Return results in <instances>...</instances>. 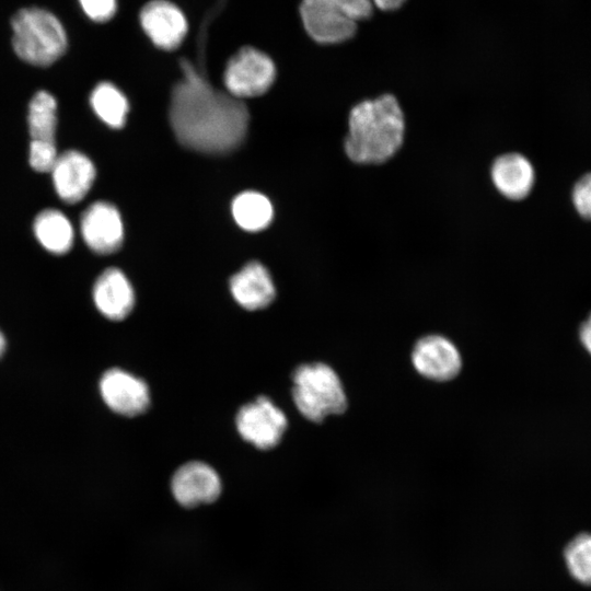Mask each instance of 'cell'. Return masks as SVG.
<instances>
[{"label":"cell","instance_id":"obj_11","mask_svg":"<svg viewBox=\"0 0 591 591\" xmlns=\"http://www.w3.org/2000/svg\"><path fill=\"white\" fill-rule=\"evenodd\" d=\"M50 174L58 197L72 205L88 195L96 170L88 155L78 150H67L59 154Z\"/></svg>","mask_w":591,"mask_h":591},{"label":"cell","instance_id":"obj_9","mask_svg":"<svg viewBox=\"0 0 591 591\" xmlns=\"http://www.w3.org/2000/svg\"><path fill=\"white\" fill-rule=\"evenodd\" d=\"M100 393L108 408L121 416L140 415L148 409L150 404L147 383L118 368L103 373L100 380Z\"/></svg>","mask_w":591,"mask_h":591},{"label":"cell","instance_id":"obj_5","mask_svg":"<svg viewBox=\"0 0 591 591\" xmlns=\"http://www.w3.org/2000/svg\"><path fill=\"white\" fill-rule=\"evenodd\" d=\"M292 397L298 410L309 420L320 422L347 408V397L337 373L325 363L298 367L292 376Z\"/></svg>","mask_w":591,"mask_h":591},{"label":"cell","instance_id":"obj_4","mask_svg":"<svg viewBox=\"0 0 591 591\" xmlns=\"http://www.w3.org/2000/svg\"><path fill=\"white\" fill-rule=\"evenodd\" d=\"M373 8L371 0H302L299 11L309 36L332 45L352 38L358 23L369 19Z\"/></svg>","mask_w":591,"mask_h":591},{"label":"cell","instance_id":"obj_15","mask_svg":"<svg viewBox=\"0 0 591 591\" xmlns=\"http://www.w3.org/2000/svg\"><path fill=\"white\" fill-rule=\"evenodd\" d=\"M490 177L503 197L520 200L532 190L535 173L533 165L524 155L511 152L499 155L493 162Z\"/></svg>","mask_w":591,"mask_h":591},{"label":"cell","instance_id":"obj_6","mask_svg":"<svg viewBox=\"0 0 591 591\" xmlns=\"http://www.w3.org/2000/svg\"><path fill=\"white\" fill-rule=\"evenodd\" d=\"M276 78V68L269 56L243 47L229 60L223 82L227 92L236 99L254 97L269 90Z\"/></svg>","mask_w":591,"mask_h":591},{"label":"cell","instance_id":"obj_1","mask_svg":"<svg viewBox=\"0 0 591 591\" xmlns=\"http://www.w3.org/2000/svg\"><path fill=\"white\" fill-rule=\"evenodd\" d=\"M183 79L171 94L170 123L186 148L209 154L235 150L245 139L250 115L246 105L215 89L190 63H182Z\"/></svg>","mask_w":591,"mask_h":591},{"label":"cell","instance_id":"obj_21","mask_svg":"<svg viewBox=\"0 0 591 591\" xmlns=\"http://www.w3.org/2000/svg\"><path fill=\"white\" fill-rule=\"evenodd\" d=\"M565 560L577 581L591 586V534L582 533L572 538L565 549Z\"/></svg>","mask_w":591,"mask_h":591},{"label":"cell","instance_id":"obj_12","mask_svg":"<svg viewBox=\"0 0 591 591\" xmlns=\"http://www.w3.org/2000/svg\"><path fill=\"white\" fill-rule=\"evenodd\" d=\"M412 361L419 374L439 382L452 380L462 368L459 350L440 335L420 338L414 346Z\"/></svg>","mask_w":591,"mask_h":591},{"label":"cell","instance_id":"obj_17","mask_svg":"<svg viewBox=\"0 0 591 591\" xmlns=\"http://www.w3.org/2000/svg\"><path fill=\"white\" fill-rule=\"evenodd\" d=\"M34 235L49 253L63 255L74 242V229L69 218L57 209L40 211L33 223Z\"/></svg>","mask_w":591,"mask_h":591},{"label":"cell","instance_id":"obj_26","mask_svg":"<svg viewBox=\"0 0 591 591\" xmlns=\"http://www.w3.org/2000/svg\"><path fill=\"white\" fill-rule=\"evenodd\" d=\"M373 5L382 11H393L401 8L406 0H371Z\"/></svg>","mask_w":591,"mask_h":591},{"label":"cell","instance_id":"obj_16","mask_svg":"<svg viewBox=\"0 0 591 591\" xmlns=\"http://www.w3.org/2000/svg\"><path fill=\"white\" fill-rule=\"evenodd\" d=\"M234 300L244 309L255 311L269 305L276 290L270 274L258 262L246 264L230 280Z\"/></svg>","mask_w":591,"mask_h":591},{"label":"cell","instance_id":"obj_19","mask_svg":"<svg viewBox=\"0 0 591 591\" xmlns=\"http://www.w3.org/2000/svg\"><path fill=\"white\" fill-rule=\"evenodd\" d=\"M90 104L96 116L112 128L125 125L129 105L124 93L111 82L99 83L91 92Z\"/></svg>","mask_w":591,"mask_h":591},{"label":"cell","instance_id":"obj_20","mask_svg":"<svg viewBox=\"0 0 591 591\" xmlns=\"http://www.w3.org/2000/svg\"><path fill=\"white\" fill-rule=\"evenodd\" d=\"M57 101L47 91H38L28 104L27 124L31 140L55 141Z\"/></svg>","mask_w":591,"mask_h":591},{"label":"cell","instance_id":"obj_7","mask_svg":"<svg viewBox=\"0 0 591 591\" xmlns=\"http://www.w3.org/2000/svg\"><path fill=\"white\" fill-rule=\"evenodd\" d=\"M235 421L240 436L260 450L276 447L288 425L283 412L265 396L242 406Z\"/></svg>","mask_w":591,"mask_h":591},{"label":"cell","instance_id":"obj_24","mask_svg":"<svg viewBox=\"0 0 591 591\" xmlns=\"http://www.w3.org/2000/svg\"><path fill=\"white\" fill-rule=\"evenodd\" d=\"M572 201L577 211L591 221V173L586 174L576 183Z\"/></svg>","mask_w":591,"mask_h":591},{"label":"cell","instance_id":"obj_13","mask_svg":"<svg viewBox=\"0 0 591 591\" xmlns=\"http://www.w3.org/2000/svg\"><path fill=\"white\" fill-rule=\"evenodd\" d=\"M141 27L159 48L171 50L181 45L188 30L182 10L167 0H152L140 12Z\"/></svg>","mask_w":591,"mask_h":591},{"label":"cell","instance_id":"obj_14","mask_svg":"<svg viewBox=\"0 0 591 591\" xmlns=\"http://www.w3.org/2000/svg\"><path fill=\"white\" fill-rule=\"evenodd\" d=\"M92 297L96 309L108 320L127 317L135 305V292L125 274L115 267L105 269L95 280Z\"/></svg>","mask_w":591,"mask_h":591},{"label":"cell","instance_id":"obj_8","mask_svg":"<svg viewBox=\"0 0 591 591\" xmlns=\"http://www.w3.org/2000/svg\"><path fill=\"white\" fill-rule=\"evenodd\" d=\"M80 233L86 246L96 254L118 251L124 241V224L117 208L107 201L91 204L81 215Z\"/></svg>","mask_w":591,"mask_h":591},{"label":"cell","instance_id":"obj_2","mask_svg":"<svg viewBox=\"0 0 591 591\" xmlns=\"http://www.w3.org/2000/svg\"><path fill=\"white\" fill-rule=\"evenodd\" d=\"M404 136L403 109L397 99L386 93L350 109L344 150L357 164H381L397 153Z\"/></svg>","mask_w":591,"mask_h":591},{"label":"cell","instance_id":"obj_22","mask_svg":"<svg viewBox=\"0 0 591 591\" xmlns=\"http://www.w3.org/2000/svg\"><path fill=\"white\" fill-rule=\"evenodd\" d=\"M58 157L56 141L31 140L28 161L34 171L50 173Z\"/></svg>","mask_w":591,"mask_h":591},{"label":"cell","instance_id":"obj_23","mask_svg":"<svg viewBox=\"0 0 591 591\" xmlns=\"http://www.w3.org/2000/svg\"><path fill=\"white\" fill-rule=\"evenodd\" d=\"M85 15L94 22H106L111 20L115 12L116 0H79Z\"/></svg>","mask_w":591,"mask_h":591},{"label":"cell","instance_id":"obj_3","mask_svg":"<svg viewBox=\"0 0 591 591\" xmlns=\"http://www.w3.org/2000/svg\"><path fill=\"white\" fill-rule=\"evenodd\" d=\"M11 27L13 50L32 66H50L67 50L66 30L60 20L46 9H20L11 19Z\"/></svg>","mask_w":591,"mask_h":591},{"label":"cell","instance_id":"obj_10","mask_svg":"<svg viewBox=\"0 0 591 591\" xmlns=\"http://www.w3.org/2000/svg\"><path fill=\"white\" fill-rule=\"evenodd\" d=\"M222 489L218 473L208 464L190 461L179 466L171 479L174 499L185 508L216 501Z\"/></svg>","mask_w":591,"mask_h":591},{"label":"cell","instance_id":"obj_27","mask_svg":"<svg viewBox=\"0 0 591 591\" xmlns=\"http://www.w3.org/2000/svg\"><path fill=\"white\" fill-rule=\"evenodd\" d=\"M5 346H7V343H5L4 335H3V334L1 333V331H0V358H1L2 355L4 354Z\"/></svg>","mask_w":591,"mask_h":591},{"label":"cell","instance_id":"obj_25","mask_svg":"<svg viewBox=\"0 0 591 591\" xmlns=\"http://www.w3.org/2000/svg\"><path fill=\"white\" fill-rule=\"evenodd\" d=\"M579 336L582 345L591 355V314L580 326Z\"/></svg>","mask_w":591,"mask_h":591},{"label":"cell","instance_id":"obj_18","mask_svg":"<svg viewBox=\"0 0 591 591\" xmlns=\"http://www.w3.org/2000/svg\"><path fill=\"white\" fill-rule=\"evenodd\" d=\"M232 215L243 230L257 232L269 225L274 217V209L266 196L250 190L234 198Z\"/></svg>","mask_w":591,"mask_h":591}]
</instances>
